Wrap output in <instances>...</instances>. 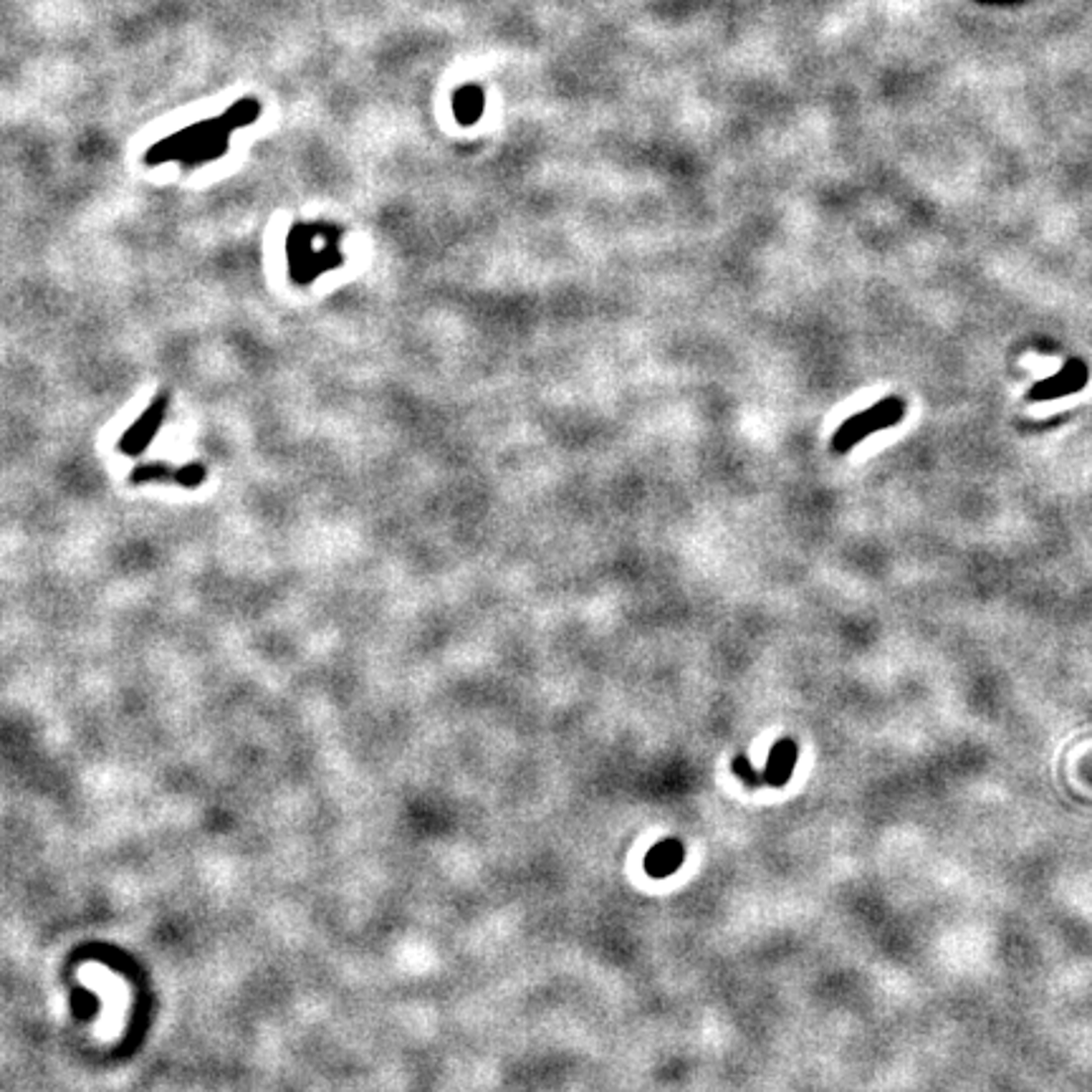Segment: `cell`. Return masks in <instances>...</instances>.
<instances>
[{
  "label": "cell",
  "instance_id": "cell-1",
  "mask_svg": "<svg viewBox=\"0 0 1092 1092\" xmlns=\"http://www.w3.org/2000/svg\"><path fill=\"white\" fill-rule=\"evenodd\" d=\"M905 415V402L903 397H885L878 405H873L870 410L858 412L853 418H847L845 423L837 428V433L832 435V451L835 453H850L858 446L863 438L873 433H881V430L892 428L898 425Z\"/></svg>",
  "mask_w": 1092,
  "mask_h": 1092
},
{
  "label": "cell",
  "instance_id": "cell-2",
  "mask_svg": "<svg viewBox=\"0 0 1092 1092\" xmlns=\"http://www.w3.org/2000/svg\"><path fill=\"white\" fill-rule=\"evenodd\" d=\"M1087 382V367L1082 360H1067L1064 367L1052 378L1042 379L1040 384H1035L1030 392L1032 400H1054V397L1072 395V392H1080Z\"/></svg>",
  "mask_w": 1092,
  "mask_h": 1092
},
{
  "label": "cell",
  "instance_id": "cell-3",
  "mask_svg": "<svg viewBox=\"0 0 1092 1092\" xmlns=\"http://www.w3.org/2000/svg\"><path fill=\"white\" fill-rule=\"evenodd\" d=\"M683 860H686V845L675 837H665L647 850L645 873L655 881H663L681 870Z\"/></svg>",
  "mask_w": 1092,
  "mask_h": 1092
},
{
  "label": "cell",
  "instance_id": "cell-4",
  "mask_svg": "<svg viewBox=\"0 0 1092 1092\" xmlns=\"http://www.w3.org/2000/svg\"><path fill=\"white\" fill-rule=\"evenodd\" d=\"M797 759H799V746L795 738H779L774 749L769 751L767 767H764V779L769 787H784L795 774Z\"/></svg>",
  "mask_w": 1092,
  "mask_h": 1092
},
{
  "label": "cell",
  "instance_id": "cell-5",
  "mask_svg": "<svg viewBox=\"0 0 1092 1092\" xmlns=\"http://www.w3.org/2000/svg\"><path fill=\"white\" fill-rule=\"evenodd\" d=\"M731 769H733V774H736V777L744 782V787H749V790H756V787H761V784H767V779H764V772L754 769V764H751L749 756H744V754L733 756Z\"/></svg>",
  "mask_w": 1092,
  "mask_h": 1092
}]
</instances>
